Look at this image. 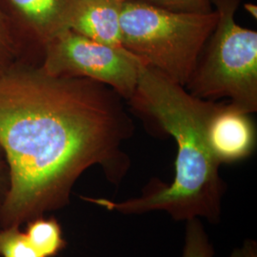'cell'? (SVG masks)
Wrapping results in <instances>:
<instances>
[{
    "instance_id": "cell-1",
    "label": "cell",
    "mask_w": 257,
    "mask_h": 257,
    "mask_svg": "<svg viewBox=\"0 0 257 257\" xmlns=\"http://www.w3.org/2000/svg\"><path fill=\"white\" fill-rule=\"evenodd\" d=\"M134 134L123 98L87 78L11 65L0 72V147L11 172L0 228L20 227L70 203L74 184L94 165L118 184L130 167L122 151Z\"/></svg>"
},
{
    "instance_id": "cell-12",
    "label": "cell",
    "mask_w": 257,
    "mask_h": 257,
    "mask_svg": "<svg viewBox=\"0 0 257 257\" xmlns=\"http://www.w3.org/2000/svg\"><path fill=\"white\" fill-rule=\"evenodd\" d=\"M164 9L181 13L208 14L213 11L212 0H142Z\"/></svg>"
},
{
    "instance_id": "cell-9",
    "label": "cell",
    "mask_w": 257,
    "mask_h": 257,
    "mask_svg": "<svg viewBox=\"0 0 257 257\" xmlns=\"http://www.w3.org/2000/svg\"><path fill=\"white\" fill-rule=\"evenodd\" d=\"M25 234L33 247L43 257L56 256L67 245L62 228L54 216L43 215L28 221Z\"/></svg>"
},
{
    "instance_id": "cell-2",
    "label": "cell",
    "mask_w": 257,
    "mask_h": 257,
    "mask_svg": "<svg viewBox=\"0 0 257 257\" xmlns=\"http://www.w3.org/2000/svg\"><path fill=\"white\" fill-rule=\"evenodd\" d=\"M132 102L175 139L177 155L173 182L152 181L141 196L124 202L88 196L81 199L124 214L162 211L175 220L205 217L216 223L220 218L225 184L219 175L221 164L211 152L206 131L218 103L194 96L142 61Z\"/></svg>"
},
{
    "instance_id": "cell-4",
    "label": "cell",
    "mask_w": 257,
    "mask_h": 257,
    "mask_svg": "<svg viewBox=\"0 0 257 257\" xmlns=\"http://www.w3.org/2000/svg\"><path fill=\"white\" fill-rule=\"evenodd\" d=\"M241 0H212L216 25L185 89L216 101L227 98L248 113L257 110V33L235 21Z\"/></svg>"
},
{
    "instance_id": "cell-13",
    "label": "cell",
    "mask_w": 257,
    "mask_h": 257,
    "mask_svg": "<svg viewBox=\"0 0 257 257\" xmlns=\"http://www.w3.org/2000/svg\"><path fill=\"white\" fill-rule=\"evenodd\" d=\"M11 190V172L3 150L0 147V212L9 196Z\"/></svg>"
},
{
    "instance_id": "cell-11",
    "label": "cell",
    "mask_w": 257,
    "mask_h": 257,
    "mask_svg": "<svg viewBox=\"0 0 257 257\" xmlns=\"http://www.w3.org/2000/svg\"><path fill=\"white\" fill-rule=\"evenodd\" d=\"M17 53L14 29L0 10V72L14 64Z\"/></svg>"
},
{
    "instance_id": "cell-6",
    "label": "cell",
    "mask_w": 257,
    "mask_h": 257,
    "mask_svg": "<svg viewBox=\"0 0 257 257\" xmlns=\"http://www.w3.org/2000/svg\"><path fill=\"white\" fill-rule=\"evenodd\" d=\"M207 140L215 159L233 163L252 154L256 131L250 113L231 103H218L207 124Z\"/></svg>"
},
{
    "instance_id": "cell-8",
    "label": "cell",
    "mask_w": 257,
    "mask_h": 257,
    "mask_svg": "<svg viewBox=\"0 0 257 257\" xmlns=\"http://www.w3.org/2000/svg\"><path fill=\"white\" fill-rule=\"evenodd\" d=\"M126 0H78L70 30L93 41L122 46L121 13Z\"/></svg>"
},
{
    "instance_id": "cell-5",
    "label": "cell",
    "mask_w": 257,
    "mask_h": 257,
    "mask_svg": "<svg viewBox=\"0 0 257 257\" xmlns=\"http://www.w3.org/2000/svg\"><path fill=\"white\" fill-rule=\"evenodd\" d=\"M140 62L125 48L98 43L69 29L44 46L40 67L54 76L101 83L132 101L137 92Z\"/></svg>"
},
{
    "instance_id": "cell-3",
    "label": "cell",
    "mask_w": 257,
    "mask_h": 257,
    "mask_svg": "<svg viewBox=\"0 0 257 257\" xmlns=\"http://www.w3.org/2000/svg\"><path fill=\"white\" fill-rule=\"evenodd\" d=\"M216 21L214 10L181 13L142 0H126L121 13L122 46L185 88Z\"/></svg>"
},
{
    "instance_id": "cell-10",
    "label": "cell",
    "mask_w": 257,
    "mask_h": 257,
    "mask_svg": "<svg viewBox=\"0 0 257 257\" xmlns=\"http://www.w3.org/2000/svg\"><path fill=\"white\" fill-rule=\"evenodd\" d=\"M0 256L43 257L17 226L0 228Z\"/></svg>"
},
{
    "instance_id": "cell-7",
    "label": "cell",
    "mask_w": 257,
    "mask_h": 257,
    "mask_svg": "<svg viewBox=\"0 0 257 257\" xmlns=\"http://www.w3.org/2000/svg\"><path fill=\"white\" fill-rule=\"evenodd\" d=\"M78 0H0V10L13 29L19 26L42 49L70 29Z\"/></svg>"
}]
</instances>
